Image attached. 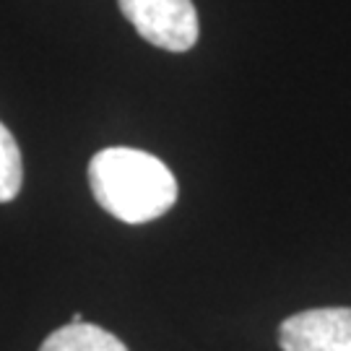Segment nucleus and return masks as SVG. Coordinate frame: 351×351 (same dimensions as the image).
<instances>
[{"label": "nucleus", "instance_id": "obj_3", "mask_svg": "<svg viewBox=\"0 0 351 351\" xmlns=\"http://www.w3.org/2000/svg\"><path fill=\"white\" fill-rule=\"evenodd\" d=\"M281 351H351V307H315L278 326Z\"/></svg>", "mask_w": 351, "mask_h": 351}, {"label": "nucleus", "instance_id": "obj_4", "mask_svg": "<svg viewBox=\"0 0 351 351\" xmlns=\"http://www.w3.org/2000/svg\"><path fill=\"white\" fill-rule=\"evenodd\" d=\"M39 351H128V346L110 330L84 320L55 328Z\"/></svg>", "mask_w": 351, "mask_h": 351}, {"label": "nucleus", "instance_id": "obj_1", "mask_svg": "<svg viewBox=\"0 0 351 351\" xmlns=\"http://www.w3.org/2000/svg\"><path fill=\"white\" fill-rule=\"evenodd\" d=\"M88 188L104 211L125 224H149L177 201V180L169 167L149 151L128 146L91 156Z\"/></svg>", "mask_w": 351, "mask_h": 351}, {"label": "nucleus", "instance_id": "obj_5", "mask_svg": "<svg viewBox=\"0 0 351 351\" xmlns=\"http://www.w3.org/2000/svg\"><path fill=\"white\" fill-rule=\"evenodd\" d=\"M24 182V162L13 133L0 123V203H11Z\"/></svg>", "mask_w": 351, "mask_h": 351}, {"label": "nucleus", "instance_id": "obj_2", "mask_svg": "<svg viewBox=\"0 0 351 351\" xmlns=\"http://www.w3.org/2000/svg\"><path fill=\"white\" fill-rule=\"evenodd\" d=\"M141 37L167 52H188L201 34L193 0H117Z\"/></svg>", "mask_w": 351, "mask_h": 351}, {"label": "nucleus", "instance_id": "obj_6", "mask_svg": "<svg viewBox=\"0 0 351 351\" xmlns=\"http://www.w3.org/2000/svg\"><path fill=\"white\" fill-rule=\"evenodd\" d=\"M71 323H84V315H81V313H75L73 317H71Z\"/></svg>", "mask_w": 351, "mask_h": 351}]
</instances>
